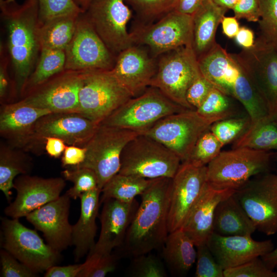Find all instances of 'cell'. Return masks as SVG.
<instances>
[{"mask_svg":"<svg viewBox=\"0 0 277 277\" xmlns=\"http://www.w3.org/2000/svg\"><path fill=\"white\" fill-rule=\"evenodd\" d=\"M1 17L7 35V46L12 66L15 93L23 95L41 52L37 0H0Z\"/></svg>","mask_w":277,"mask_h":277,"instance_id":"1","label":"cell"},{"mask_svg":"<svg viewBox=\"0 0 277 277\" xmlns=\"http://www.w3.org/2000/svg\"><path fill=\"white\" fill-rule=\"evenodd\" d=\"M171 181L168 177L153 179L141 195V202L122 245L128 255L135 257L163 246L169 233Z\"/></svg>","mask_w":277,"mask_h":277,"instance_id":"2","label":"cell"},{"mask_svg":"<svg viewBox=\"0 0 277 277\" xmlns=\"http://www.w3.org/2000/svg\"><path fill=\"white\" fill-rule=\"evenodd\" d=\"M273 155L246 147L221 151L207 165V182L216 189L236 190L253 177L269 172Z\"/></svg>","mask_w":277,"mask_h":277,"instance_id":"3","label":"cell"},{"mask_svg":"<svg viewBox=\"0 0 277 277\" xmlns=\"http://www.w3.org/2000/svg\"><path fill=\"white\" fill-rule=\"evenodd\" d=\"M181 163L180 157L165 145L140 134L123 149L118 173L147 179L172 178Z\"/></svg>","mask_w":277,"mask_h":277,"instance_id":"4","label":"cell"},{"mask_svg":"<svg viewBox=\"0 0 277 277\" xmlns=\"http://www.w3.org/2000/svg\"><path fill=\"white\" fill-rule=\"evenodd\" d=\"M78 113L100 124L133 97L111 70L82 71Z\"/></svg>","mask_w":277,"mask_h":277,"instance_id":"5","label":"cell"},{"mask_svg":"<svg viewBox=\"0 0 277 277\" xmlns=\"http://www.w3.org/2000/svg\"><path fill=\"white\" fill-rule=\"evenodd\" d=\"M186 110L188 109L171 101L157 88L150 86L140 95L125 102L100 124L143 134L164 117Z\"/></svg>","mask_w":277,"mask_h":277,"instance_id":"6","label":"cell"},{"mask_svg":"<svg viewBox=\"0 0 277 277\" xmlns=\"http://www.w3.org/2000/svg\"><path fill=\"white\" fill-rule=\"evenodd\" d=\"M201 73L191 45L166 52L161 56L151 86L174 103L194 110L186 100L187 91Z\"/></svg>","mask_w":277,"mask_h":277,"instance_id":"7","label":"cell"},{"mask_svg":"<svg viewBox=\"0 0 277 277\" xmlns=\"http://www.w3.org/2000/svg\"><path fill=\"white\" fill-rule=\"evenodd\" d=\"M0 235L1 247L37 273L56 265L61 259V252L18 219L2 218Z\"/></svg>","mask_w":277,"mask_h":277,"instance_id":"8","label":"cell"},{"mask_svg":"<svg viewBox=\"0 0 277 277\" xmlns=\"http://www.w3.org/2000/svg\"><path fill=\"white\" fill-rule=\"evenodd\" d=\"M140 134L131 130L100 124L85 146L86 153L84 162L69 168L86 167L92 170L97 177L98 187L102 190L119 172L125 146Z\"/></svg>","mask_w":277,"mask_h":277,"instance_id":"9","label":"cell"},{"mask_svg":"<svg viewBox=\"0 0 277 277\" xmlns=\"http://www.w3.org/2000/svg\"><path fill=\"white\" fill-rule=\"evenodd\" d=\"M217 121L201 115L196 110L188 109L164 117L143 134L165 145L182 163L188 159L199 137Z\"/></svg>","mask_w":277,"mask_h":277,"instance_id":"10","label":"cell"},{"mask_svg":"<svg viewBox=\"0 0 277 277\" xmlns=\"http://www.w3.org/2000/svg\"><path fill=\"white\" fill-rule=\"evenodd\" d=\"M235 195L256 230L267 235L276 233V173L255 176L236 190Z\"/></svg>","mask_w":277,"mask_h":277,"instance_id":"11","label":"cell"},{"mask_svg":"<svg viewBox=\"0 0 277 277\" xmlns=\"http://www.w3.org/2000/svg\"><path fill=\"white\" fill-rule=\"evenodd\" d=\"M134 45L146 46L155 57L192 44V15L172 11L154 24L142 25L131 32Z\"/></svg>","mask_w":277,"mask_h":277,"instance_id":"12","label":"cell"},{"mask_svg":"<svg viewBox=\"0 0 277 277\" xmlns=\"http://www.w3.org/2000/svg\"><path fill=\"white\" fill-rule=\"evenodd\" d=\"M83 13L115 56L134 45L127 29L132 11L125 0H91Z\"/></svg>","mask_w":277,"mask_h":277,"instance_id":"13","label":"cell"},{"mask_svg":"<svg viewBox=\"0 0 277 277\" xmlns=\"http://www.w3.org/2000/svg\"><path fill=\"white\" fill-rule=\"evenodd\" d=\"M65 70H111L116 60L83 12L78 16L73 36L65 50Z\"/></svg>","mask_w":277,"mask_h":277,"instance_id":"14","label":"cell"},{"mask_svg":"<svg viewBox=\"0 0 277 277\" xmlns=\"http://www.w3.org/2000/svg\"><path fill=\"white\" fill-rule=\"evenodd\" d=\"M99 125L78 113H50L37 121L24 148L45 145L47 137L61 138L68 145L85 147Z\"/></svg>","mask_w":277,"mask_h":277,"instance_id":"15","label":"cell"},{"mask_svg":"<svg viewBox=\"0 0 277 277\" xmlns=\"http://www.w3.org/2000/svg\"><path fill=\"white\" fill-rule=\"evenodd\" d=\"M82 71L64 70L25 95L22 100L51 113H78Z\"/></svg>","mask_w":277,"mask_h":277,"instance_id":"16","label":"cell"},{"mask_svg":"<svg viewBox=\"0 0 277 277\" xmlns=\"http://www.w3.org/2000/svg\"><path fill=\"white\" fill-rule=\"evenodd\" d=\"M207 183V166L181 163L172 178L168 232L181 228Z\"/></svg>","mask_w":277,"mask_h":277,"instance_id":"17","label":"cell"},{"mask_svg":"<svg viewBox=\"0 0 277 277\" xmlns=\"http://www.w3.org/2000/svg\"><path fill=\"white\" fill-rule=\"evenodd\" d=\"M66 186L63 177L43 178L29 174L17 176L14 181L16 196L4 209L12 219H19L61 196Z\"/></svg>","mask_w":277,"mask_h":277,"instance_id":"18","label":"cell"},{"mask_svg":"<svg viewBox=\"0 0 277 277\" xmlns=\"http://www.w3.org/2000/svg\"><path fill=\"white\" fill-rule=\"evenodd\" d=\"M238 54L270 115L277 107V50L258 38Z\"/></svg>","mask_w":277,"mask_h":277,"instance_id":"19","label":"cell"},{"mask_svg":"<svg viewBox=\"0 0 277 277\" xmlns=\"http://www.w3.org/2000/svg\"><path fill=\"white\" fill-rule=\"evenodd\" d=\"M70 200L65 193L26 216L36 230L43 233L46 243L59 252L72 245V225L69 221Z\"/></svg>","mask_w":277,"mask_h":277,"instance_id":"20","label":"cell"},{"mask_svg":"<svg viewBox=\"0 0 277 277\" xmlns=\"http://www.w3.org/2000/svg\"><path fill=\"white\" fill-rule=\"evenodd\" d=\"M154 58L142 46L133 45L116 56L111 71L132 96L136 97L151 86L157 70Z\"/></svg>","mask_w":277,"mask_h":277,"instance_id":"21","label":"cell"},{"mask_svg":"<svg viewBox=\"0 0 277 277\" xmlns=\"http://www.w3.org/2000/svg\"><path fill=\"white\" fill-rule=\"evenodd\" d=\"M102 203L101 231L97 242L90 251L110 253L123 244L139 204L135 200L126 203L113 199L105 200Z\"/></svg>","mask_w":277,"mask_h":277,"instance_id":"22","label":"cell"},{"mask_svg":"<svg viewBox=\"0 0 277 277\" xmlns=\"http://www.w3.org/2000/svg\"><path fill=\"white\" fill-rule=\"evenodd\" d=\"M207 245L224 270L261 257L274 248L270 240L258 241L254 240L251 235L223 236L214 232Z\"/></svg>","mask_w":277,"mask_h":277,"instance_id":"23","label":"cell"},{"mask_svg":"<svg viewBox=\"0 0 277 277\" xmlns=\"http://www.w3.org/2000/svg\"><path fill=\"white\" fill-rule=\"evenodd\" d=\"M235 191L233 189L215 188L207 182L181 228L192 241L195 247L207 244L213 233L214 214L216 206Z\"/></svg>","mask_w":277,"mask_h":277,"instance_id":"24","label":"cell"},{"mask_svg":"<svg viewBox=\"0 0 277 277\" xmlns=\"http://www.w3.org/2000/svg\"><path fill=\"white\" fill-rule=\"evenodd\" d=\"M51 113L22 100L3 105L0 113V132L14 146L24 148L37 121Z\"/></svg>","mask_w":277,"mask_h":277,"instance_id":"25","label":"cell"},{"mask_svg":"<svg viewBox=\"0 0 277 277\" xmlns=\"http://www.w3.org/2000/svg\"><path fill=\"white\" fill-rule=\"evenodd\" d=\"M102 190L96 188L80 197L81 212L77 222L72 225V245L75 262L79 261L94 247L97 231L96 219L98 214Z\"/></svg>","mask_w":277,"mask_h":277,"instance_id":"26","label":"cell"},{"mask_svg":"<svg viewBox=\"0 0 277 277\" xmlns=\"http://www.w3.org/2000/svg\"><path fill=\"white\" fill-rule=\"evenodd\" d=\"M227 10V9L219 6L212 0H205L192 15V46L198 60L216 45V31Z\"/></svg>","mask_w":277,"mask_h":277,"instance_id":"27","label":"cell"},{"mask_svg":"<svg viewBox=\"0 0 277 277\" xmlns=\"http://www.w3.org/2000/svg\"><path fill=\"white\" fill-rule=\"evenodd\" d=\"M213 228L214 233L223 236L251 235L256 230L235 192L216 206Z\"/></svg>","mask_w":277,"mask_h":277,"instance_id":"28","label":"cell"},{"mask_svg":"<svg viewBox=\"0 0 277 277\" xmlns=\"http://www.w3.org/2000/svg\"><path fill=\"white\" fill-rule=\"evenodd\" d=\"M192 241L180 228L169 232L163 245V256L173 274L184 275L191 268L196 259Z\"/></svg>","mask_w":277,"mask_h":277,"instance_id":"29","label":"cell"},{"mask_svg":"<svg viewBox=\"0 0 277 277\" xmlns=\"http://www.w3.org/2000/svg\"><path fill=\"white\" fill-rule=\"evenodd\" d=\"M79 15L60 16L39 23L38 38L41 50L65 51L73 36Z\"/></svg>","mask_w":277,"mask_h":277,"instance_id":"30","label":"cell"},{"mask_svg":"<svg viewBox=\"0 0 277 277\" xmlns=\"http://www.w3.org/2000/svg\"><path fill=\"white\" fill-rule=\"evenodd\" d=\"M32 169L31 160L20 152L1 145L0 151V189L8 202L11 200L12 189L15 179L19 175L27 174Z\"/></svg>","mask_w":277,"mask_h":277,"instance_id":"31","label":"cell"},{"mask_svg":"<svg viewBox=\"0 0 277 277\" xmlns=\"http://www.w3.org/2000/svg\"><path fill=\"white\" fill-rule=\"evenodd\" d=\"M246 147L255 150H277V126L270 116L251 122L233 142L232 148Z\"/></svg>","mask_w":277,"mask_h":277,"instance_id":"32","label":"cell"},{"mask_svg":"<svg viewBox=\"0 0 277 277\" xmlns=\"http://www.w3.org/2000/svg\"><path fill=\"white\" fill-rule=\"evenodd\" d=\"M153 180L118 173L102 189L101 203L108 199L126 203L132 202L148 188Z\"/></svg>","mask_w":277,"mask_h":277,"instance_id":"33","label":"cell"},{"mask_svg":"<svg viewBox=\"0 0 277 277\" xmlns=\"http://www.w3.org/2000/svg\"><path fill=\"white\" fill-rule=\"evenodd\" d=\"M65 52L42 49L35 67L26 84L23 95L65 70Z\"/></svg>","mask_w":277,"mask_h":277,"instance_id":"34","label":"cell"},{"mask_svg":"<svg viewBox=\"0 0 277 277\" xmlns=\"http://www.w3.org/2000/svg\"><path fill=\"white\" fill-rule=\"evenodd\" d=\"M196 111L201 115L220 121L234 116L229 96L213 87Z\"/></svg>","mask_w":277,"mask_h":277,"instance_id":"35","label":"cell"},{"mask_svg":"<svg viewBox=\"0 0 277 277\" xmlns=\"http://www.w3.org/2000/svg\"><path fill=\"white\" fill-rule=\"evenodd\" d=\"M223 146L209 130L199 137L188 159L184 162L199 166H207L219 155Z\"/></svg>","mask_w":277,"mask_h":277,"instance_id":"36","label":"cell"},{"mask_svg":"<svg viewBox=\"0 0 277 277\" xmlns=\"http://www.w3.org/2000/svg\"><path fill=\"white\" fill-rule=\"evenodd\" d=\"M65 180L73 183V186L66 193L73 200L80 198L84 193L98 187V180L95 172L86 167L67 168L62 172Z\"/></svg>","mask_w":277,"mask_h":277,"instance_id":"37","label":"cell"},{"mask_svg":"<svg viewBox=\"0 0 277 277\" xmlns=\"http://www.w3.org/2000/svg\"><path fill=\"white\" fill-rule=\"evenodd\" d=\"M260 39L277 50V0H261Z\"/></svg>","mask_w":277,"mask_h":277,"instance_id":"38","label":"cell"},{"mask_svg":"<svg viewBox=\"0 0 277 277\" xmlns=\"http://www.w3.org/2000/svg\"><path fill=\"white\" fill-rule=\"evenodd\" d=\"M250 123L248 115L233 116L215 122L211 126L210 130L224 146L236 140Z\"/></svg>","mask_w":277,"mask_h":277,"instance_id":"39","label":"cell"},{"mask_svg":"<svg viewBox=\"0 0 277 277\" xmlns=\"http://www.w3.org/2000/svg\"><path fill=\"white\" fill-rule=\"evenodd\" d=\"M116 261V257L112 253L89 251L77 277H104L114 271Z\"/></svg>","mask_w":277,"mask_h":277,"instance_id":"40","label":"cell"},{"mask_svg":"<svg viewBox=\"0 0 277 277\" xmlns=\"http://www.w3.org/2000/svg\"><path fill=\"white\" fill-rule=\"evenodd\" d=\"M142 254L134 258L129 269L134 277H166V270L162 261L152 254Z\"/></svg>","mask_w":277,"mask_h":277,"instance_id":"41","label":"cell"},{"mask_svg":"<svg viewBox=\"0 0 277 277\" xmlns=\"http://www.w3.org/2000/svg\"><path fill=\"white\" fill-rule=\"evenodd\" d=\"M142 19L150 21L174 10L175 0H125Z\"/></svg>","mask_w":277,"mask_h":277,"instance_id":"42","label":"cell"},{"mask_svg":"<svg viewBox=\"0 0 277 277\" xmlns=\"http://www.w3.org/2000/svg\"><path fill=\"white\" fill-rule=\"evenodd\" d=\"M39 23L63 15H79L83 10L73 0H37Z\"/></svg>","mask_w":277,"mask_h":277,"instance_id":"43","label":"cell"},{"mask_svg":"<svg viewBox=\"0 0 277 277\" xmlns=\"http://www.w3.org/2000/svg\"><path fill=\"white\" fill-rule=\"evenodd\" d=\"M196 277H224V269L217 262L207 244L196 247Z\"/></svg>","mask_w":277,"mask_h":277,"instance_id":"44","label":"cell"},{"mask_svg":"<svg viewBox=\"0 0 277 277\" xmlns=\"http://www.w3.org/2000/svg\"><path fill=\"white\" fill-rule=\"evenodd\" d=\"M224 277H277V272L270 269L261 257L238 266L224 270Z\"/></svg>","mask_w":277,"mask_h":277,"instance_id":"45","label":"cell"},{"mask_svg":"<svg viewBox=\"0 0 277 277\" xmlns=\"http://www.w3.org/2000/svg\"><path fill=\"white\" fill-rule=\"evenodd\" d=\"M1 277H36L34 272L4 249L0 251Z\"/></svg>","mask_w":277,"mask_h":277,"instance_id":"46","label":"cell"},{"mask_svg":"<svg viewBox=\"0 0 277 277\" xmlns=\"http://www.w3.org/2000/svg\"><path fill=\"white\" fill-rule=\"evenodd\" d=\"M213 87L212 83L201 74L192 83L187 91V102L194 110H196Z\"/></svg>","mask_w":277,"mask_h":277,"instance_id":"47","label":"cell"},{"mask_svg":"<svg viewBox=\"0 0 277 277\" xmlns=\"http://www.w3.org/2000/svg\"><path fill=\"white\" fill-rule=\"evenodd\" d=\"M232 10L237 19L259 22L261 17V0H239Z\"/></svg>","mask_w":277,"mask_h":277,"instance_id":"48","label":"cell"},{"mask_svg":"<svg viewBox=\"0 0 277 277\" xmlns=\"http://www.w3.org/2000/svg\"><path fill=\"white\" fill-rule=\"evenodd\" d=\"M10 63L7 48L4 44L0 45V98L6 99L10 88V80L8 74V66Z\"/></svg>","mask_w":277,"mask_h":277,"instance_id":"49","label":"cell"},{"mask_svg":"<svg viewBox=\"0 0 277 277\" xmlns=\"http://www.w3.org/2000/svg\"><path fill=\"white\" fill-rule=\"evenodd\" d=\"M86 153L85 147L66 146L61 160L63 166L69 168L82 164L85 160Z\"/></svg>","mask_w":277,"mask_h":277,"instance_id":"50","label":"cell"},{"mask_svg":"<svg viewBox=\"0 0 277 277\" xmlns=\"http://www.w3.org/2000/svg\"><path fill=\"white\" fill-rule=\"evenodd\" d=\"M83 264H75L66 266L54 265L45 273V277H77L82 270Z\"/></svg>","mask_w":277,"mask_h":277,"instance_id":"51","label":"cell"},{"mask_svg":"<svg viewBox=\"0 0 277 277\" xmlns=\"http://www.w3.org/2000/svg\"><path fill=\"white\" fill-rule=\"evenodd\" d=\"M66 147V143L61 138L55 137H47L45 138V149L51 157H60L63 153Z\"/></svg>","mask_w":277,"mask_h":277,"instance_id":"52","label":"cell"},{"mask_svg":"<svg viewBox=\"0 0 277 277\" xmlns=\"http://www.w3.org/2000/svg\"><path fill=\"white\" fill-rule=\"evenodd\" d=\"M234 39L243 49H250L254 46L255 41L253 31L245 26L240 28Z\"/></svg>","mask_w":277,"mask_h":277,"instance_id":"53","label":"cell"},{"mask_svg":"<svg viewBox=\"0 0 277 277\" xmlns=\"http://www.w3.org/2000/svg\"><path fill=\"white\" fill-rule=\"evenodd\" d=\"M205 0H175L174 10L182 13L192 15Z\"/></svg>","mask_w":277,"mask_h":277,"instance_id":"54","label":"cell"},{"mask_svg":"<svg viewBox=\"0 0 277 277\" xmlns=\"http://www.w3.org/2000/svg\"><path fill=\"white\" fill-rule=\"evenodd\" d=\"M223 32L227 37L234 38L240 28L235 17L224 16L222 21Z\"/></svg>","mask_w":277,"mask_h":277,"instance_id":"55","label":"cell"},{"mask_svg":"<svg viewBox=\"0 0 277 277\" xmlns=\"http://www.w3.org/2000/svg\"><path fill=\"white\" fill-rule=\"evenodd\" d=\"M261 258L270 269L274 270L277 266V247Z\"/></svg>","mask_w":277,"mask_h":277,"instance_id":"56","label":"cell"},{"mask_svg":"<svg viewBox=\"0 0 277 277\" xmlns=\"http://www.w3.org/2000/svg\"><path fill=\"white\" fill-rule=\"evenodd\" d=\"M214 3L226 9H232L239 0H212Z\"/></svg>","mask_w":277,"mask_h":277,"instance_id":"57","label":"cell"},{"mask_svg":"<svg viewBox=\"0 0 277 277\" xmlns=\"http://www.w3.org/2000/svg\"><path fill=\"white\" fill-rule=\"evenodd\" d=\"M75 3L84 12L87 8L91 0H73Z\"/></svg>","mask_w":277,"mask_h":277,"instance_id":"58","label":"cell"},{"mask_svg":"<svg viewBox=\"0 0 277 277\" xmlns=\"http://www.w3.org/2000/svg\"><path fill=\"white\" fill-rule=\"evenodd\" d=\"M270 118L277 126V107L276 108L275 110L270 115Z\"/></svg>","mask_w":277,"mask_h":277,"instance_id":"59","label":"cell"},{"mask_svg":"<svg viewBox=\"0 0 277 277\" xmlns=\"http://www.w3.org/2000/svg\"><path fill=\"white\" fill-rule=\"evenodd\" d=\"M273 158H274L277 162V152L275 153L273 155Z\"/></svg>","mask_w":277,"mask_h":277,"instance_id":"60","label":"cell"},{"mask_svg":"<svg viewBox=\"0 0 277 277\" xmlns=\"http://www.w3.org/2000/svg\"><path fill=\"white\" fill-rule=\"evenodd\" d=\"M276 174H277V172H276Z\"/></svg>","mask_w":277,"mask_h":277,"instance_id":"61","label":"cell"}]
</instances>
